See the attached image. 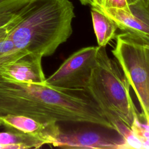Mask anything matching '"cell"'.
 Instances as JSON below:
<instances>
[{
	"mask_svg": "<svg viewBox=\"0 0 149 149\" xmlns=\"http://www.w3.org/2000/svg\"><path fill=\"white\" fill-rule=\"evenodd\" d=\"M29 0H0V13L21 7Z\"/></svg>",
	"mask_w": 149,
	"mask_h": 149,
	"instance_id": "cell-15",
	"label": "cell"
},
{
	"mask_svg": "<svg viewBox=\"0 0 149 149\" xmlns=\"http://www.w3.org/2000/svg\"><path fill=\"white\" fill-rule=\"evenodd\" d=\"M148 47H149V42H148Z\"/></svg>",
	"mask_w": 149,
	"mask_h": 149,
	"instance_id": "cell-19",
	"label": "cell"
},
{
	"mask_svg": "<svg viewBox=\"0 0 149 149\" xmlns=\"http://www.w3.org/2000/svg\"><path fill=\"white\" fill-rule=\"evenodd\" d=\"M22 6L0 13V68L26 54L16 47L10 36L11 28Z\"/></svg>",
	"mask_w": 149,
	"mask_h": 149,
	"instance_id": "cell-10",
	"label": "cell"
},
{
	"mask_svg": "<svg viewBox=\"0 0 149 149\" xmlns=\"http://www.w3.org/2000/svg\"><path fill=\"white\" fill-rule=\"evenodd\" d=\"M91 15L98 45L106 47L109 41L115 38L118 26L111 19L96 8L91 7Z\"/></svg>",
	"mask_w": 149,
	"mask_h": 149,
	"instance_id": "cell-11",
	"label": "cell"
},
{
	"mask_svg": "<svg viewBox=\"0 0 149 149\" xmlns=\"http://www.w3.org/2000/svg\"><path fill=\"white\" fill-rule=\"evenodd\" d=\"M112 53L139 101L141 116L149 125V47L132 33L116 34Z\"/></svg>",
	"mask_w": 149,
	"mask_h": 149,
	"instance_id": "cell-4",
	"label": "cell"
},
{
	"mask_svg": "<svg viewBox=\"0 0 149 149\" xmlns=\"http://www.w3.org/2000/svg\"><path fill=\"white\" fill-rule=\"evenodd\" d=\"M74 16L70 0H29L20 8L10 36L20 51L50 56L72 34Z\"/></svg>",
	"mask_w": 149,
	"mask_h": 149,
	"instance_id": "cell-2",
	"label": "cell"
},
{
	"mask_svg": "<svg viewBox=\"0 0 149 149\" xmlns=\"http://www.w3.org/2000/svg\"><path fill=\"white\" fill-rule=\"evenodd\" d=\"M130 129L139 148L149 149V125L142 123L140 118L136 116L134 118Z\"/></svg>",
	"mask_w": 149,
	"mask_h": 149,
	"instance_id": "cell-13",
	"label": "cell"
},
{
	"mask_svg": "<svg viewBox=\"0 0 149 149\" xmlns=\"http://www.w3.org/2000/svg\"><path fill=\"white\" fill-rule=\"evenodd\" d=\"M146 4H149V0H142Z\"/></svg>",
	"mask_w": 149,
	"mask_h": 149,
	"instance_id": "cell-18",
	"label": "cell"
},
{
	"mask_svg": "<svg viewBox=\"0 0 149 149\" xmlns=\"http://www.w3.org/2000/svg\"><path fill=\"white\" fill-rule=\"evenodd\" d=\"M130 87L118 63L108 56L106 47L98 46L96 65L84 90L114 126L119 121L130 128L135 117H142L132 99Z\"/></svg>",
	"mask_w": 149,
	"mask_h": 149,
	"instance_id": "cell-3",
	"label": "cell"
},
{
	"mask_svg": "<svg viewBox=\"0 0 149 149\" xmlns=\"http://www.w3.org/2000/svg\"><path fill=\"white\" fill-rule=\"evenodd\" d=\"M45 144L41 139L20 132L9 130L0 132V145L4 149L37 148Z\"/></svg>",
	"mask_w": 149,
	"mask_h": 149,
	"instance_id": "cell-12",
	"label": "cell"
},
{
	"mask_svg": "<svg viewBox=\"0 0 149 149\" xmlns=\"http://www.w3.org/2000/svg\"><path fill=\"white\" fill-rule=\"evenodd\" d=\"M82 5H90L91 6L93 5V0H79Z\"/></svg>",
	"mask_w": 149,
	"mask_h": 149,
	"instance_id": "cell-16",
	"label": "cell"
},
{
	"mask_svg": "<svg viewBox=\"0 0 149 149\" xmlns=\"http://www.w3.org/2000/svg\"><path fill=\"white\" fill-rule=\"evenodd\" d=\"M91 7L96 8L99 10L118 8L129 10L126 0H93V5Z\"/></svg>",
	"mask_w": 149,
	"mask_h": 149,
	"instance_id": "cell-14",
	"label": "cell"
},
{
	"mask_svg": "<svg viewBox=\"0 0 149 149\" xmlns=\"http://www.w3.org/2000/svg\"><path fill=\"white\" fill-rule=\"evenodd\" d=\"M0 126L38 137L46 144L53 145L60 130L55 122H42L22 115L8 113L0 115Z\"/></svg>",
	"mask_w": 149,
	"mask_h": 149,
	"instance_id": "cell-9",
	"label": "cell"
},
{
	"mask_svg": "<svg viewBox=\"0 0 149 149\" xmlns=\"http://www.w3.org/2000/svg\"><path fill=\"white\" fill-rule=\"evenodd\" d=\"M42 56L26 53L0 68V77L9 81L31 83H44L46 80L42 66Z\"/></svg>",
	"mask_w": 149,
	"mask_h": 149,
	"instance_id": "cell-8",
	"label": "cell"
},
{
	"mask_svg": "<svg viewBox=\"0 0 149 149\" xmlns=\"http://www.w3.org/2000/svg\"><path fill=\"white\" fill-rule=\"evenodd\" d=\"M138 1H139V0H126L128 5H131V4H133V3H136V2H137Z\"/></svg>",
	"mask_w": 149,
	"mask_h": 149,
	"instance_id": "cell-17",
	"label": "cell"
},
{
	"mask_svg": "<svg viewBox=\"0 0 149 149\" xmlns=\"http://www.w3.org/2000/svg\"><path fill=\"white\" fill-rule=\"evenodd\" d=\"M97 50L95 46L77 50L46 79L45 83L61 88L84 89L96 65Z\"/></svg>",
	"mask_w": 149,
	"mask_h": 149,
	"instance_id": "cell-6",
	"label": "cell"
},
{
	"mask_svg": "<svg viewBox=\"0 0 149 149\" xmlns=\"http://www.w3.org/2000/svg\"><path fill=\"white\" fill-rule=\"evenodd\" d=\"M52 146L63 148L126 149L125 139L117 130L92 123L66 130L60 127Z\"/></svg>",
	"mask_w": 149,
	"mask_h": 149,
	"instance_id": "cell-5",
	"label": "cell"
},
{
	"mask_svg": "<svg viewBox=\"0 0 149 149\" xmlns=\"http://www.w3.org/2000/svg\"><path fill=\"white\" fill-rule=\"evenodd\" d=\"M129 10L118 8L100 10L111 19L118 29L137 35L149 42V4L139 0L129 5Z\"/></svg>",
	"mask_w": 149,
	"mask_h": 149,
	"instance_id": "cell-7",
	"label": "cell"
},
{
	"mask_svg": "<svg viewBox=\"0 0 149 149\" xmlns=\"http://www.w3.org/2000/svg\"><path fill=\"white\" fill-rule=\"evenodd\" d=\"M8 113L25 115L42 122L112 127L99 105L83 88L19 83L0 77V115Z\"/></svg>",
	"mask_w": 149,
	"mask_h": 149,
	"instance_id": "cell-1",
	"label": "cell"
}]
</instances>
